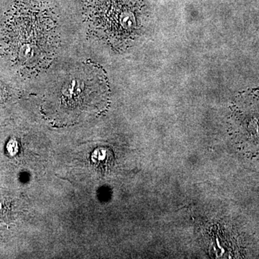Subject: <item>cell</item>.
I'll return each instance as SVG.
<instances>
[{
	"label": "cell",
	"instance_id": "obj_1",
	"mask_svg": "<svg viewBox=\"0 0 259 259\" xmlns=\"http://www.w3.org/2000/svg\"><path fill=\"white\" fill-rule=\"evenodd\" d=\"M2 37L15 62L29 71L45 67L57 49L55 22L38 2L18 5L5 24Z\"/></svg>",
	"mask_w": 259,
	"mask_h": 259
},
{
	"label": "cell",
	"instance_id": "obj_2",
	"mask_svg": "<svg viewBox=\"0 0 259 259\" xmlns=\"http://www.w3.org/2000/svg\"><path fill=\"white\" fill-rule=\"evenodd\" d=\"M108 100L109 86L103 71L86 64L61 78L47 98L56 117L65 121L101 112Z\"/></svg>",
	"mask_w": 259,
	"mask_h": 259
},
{
	"label": "cell",
	"instance_id": "obj_3",
	"mask_svg": "<svg viewBox=\"0 0 259 259\" xmlns=\"http://www.w3.org/2000/svg\"><path fill=\"white\" fill-rule=\"evenodd\" d=\"M86 17L95 34L116 48L125 47L142 26L140 0H88Z\"/></svg>",
	"mask_w": 259,
	"mask_h": 259
},
{
	"label": "cell",
	"instance_id": "obj_4",
	"mask_svg": "<svg viewBox=\"0 0 259 259\" xmlns=\"http://www.w3.org/2000/svg\"><path fill=\"white\" fill-rule=\"evenodd\" d=\"M231 128L238 146L259 157V90L237 97L232 107Z\"/></svg>",
	"mask_w": 259,
	"mask_h": 259
}]
</instances>
